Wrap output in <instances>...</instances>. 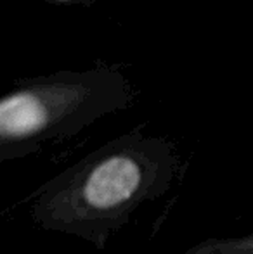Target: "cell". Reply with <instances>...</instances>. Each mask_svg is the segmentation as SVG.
<instances>
[{
	"label": "cell",
	"mask_w": 253,
	"mask_h": 254,
	"mask_svg": "<svg viewBox=\"0 0 253 254\" xmlns=\"http://www.w3.org/2000/svg\"><path fill=\"white\" fill-rule=\"evenodd\" d=\"M179 178L180 156L170 142L132 133L38 185L26 199L28 216L40 230L106 251L132 216Z\"/></svg>",
	"instance_id": "obj_1"
},
{
	"label": "cell",
	"mask_w": 253,
	"mask_h": 254,
	"mask_svg": "<svg viewBox=\"0 0 253 254\" xmlns=\"http://www.w3.org/2000/svg\"><path fill=\"white\" fill-rule=\"evenodd\" d=\"M177 254H253V234L203 239Z\"/></svg>",
	"instance_id": "obj_2"
}]
</instances>
